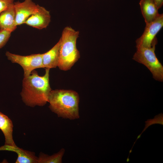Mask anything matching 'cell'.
<instances>
[{
	"label": "cell",
	"mask_w": 163,
	"mask_h": 163,
	"mask_svg": "<svg viewBox=\"0 0 163 163\" xmlns=\"http://www.w3.org/2000/svg\"><path fill=\"white\" fill-rule=\"evenodd\" d=\"M50 69H46L45 73L39 76L35 70L29 75L24 77L20 94L25 104L31 107L43 106L48 102L52 89L49 83Z\"/></svg>",
	"instance_id": "6da1fadb"
},
{
	"label": "cell",
	"mask_w": 163,
	"mask_h": 163,
	"mask_svg": "<svg viewBox=\"0 0 163 163\" xmlns=\"http://www.w3.org/2000/svg\"><path fill=\"white\" fill-rule=\"evenodd\" d=\"M79 96L71 90H51L48 98L50 110L59 117L75 120L80 118Z\"/></svg>",
	"instance_id": "7a4b0ae2"
},
{
	"label": "cell",
	"mask_w": 163,
	"mask_h": 163,
	"mask_svg": "<svg viewBox=\"0 0 163 163\" xmlns=\"http://www.w3.org/2000/svg\"><path fill=\"white\" fill-rule=\"evenodd\" d=\"M79 32L69 26L63 29L61 38L58 67L61 70L70 69L80 57L76 43Z\"/></svg>",
	"instance_id": "3957f363"
},
{
	"label": "cell",
	"mask_w": 163,
	"mask_h": 163,
	"mask_svg": "<svg viewBox=\"0 0 163 163\" xmlns=\"http://www.w3.org/2000/svg\"><path fill=\"white\" fill-rule=\"evenodd\" d=\"M156 44H154L150 48L136 47L137 50L133 56V59L146 67L151 72L154 79L162 82L163 66L155 53Z\"/></svg>",
	"instance_id": "277c9868"
},
{
	"label": "cell",
	"mask_w": 163,
	"mask_h": 163,
	"mask_svg": "<svg viewBox=\"0 0 163 163\" xmlns=\"http://www.w3.org/2000/svg\"><path fill=\"white\" fill-rule=\"evenodd\" d=\"M5 55L12 63L20 65L24 70V76L30 75L31 72L38 68H44L42 62L43 54H33L21 56L7 51Z\"/></svg>",
	"instance_id": "5b68a950"
},
{
	"label": "cell",
	"mask_w": 163,
	"mask_h": 163,
	"mask_svg": "<svg viewBox=\"0 0 163 163\" xmlns=\"http://www.w3.org/2000/svg\"><path fill=\"white\" fill-rule=\"evenodd\" d=\"M163 26V14H159L153 21L146 24L142 35L136 41V47L150 48L157 44L156 36Z\"/></svg>",
	"instance_id": "8992f818"
},
{
	"label": "cell",
	"mask_w": 163,
	"mask_h": 163,
	"mask_svg": "<svg viewBox=\"0 0 163 163\" xmlns=\"http://www.w3.org/2000/svg\"><path fill=\"white\" fill-rule=\"evenodd\" d=\"M38 5L32 0H24L23 2L18 1L14 2L16 25L24 24L27 19L37 11Z\"/></svg>",
	"instance_id": "52a82bcc"
},
{
	"label": "cell",
	"mask_w": 163,
	"mask_h": 163,
	"mask_svg": "<svg viewBox=\"0 0 163 163\" xmlns=\"http://www.w3.org/2000/svg\"><path fill=\"white\" fill-rule=\"evenodd\" d=\"M51 21L50 12L38 5L37 11L26 21L24 24L39 29L46 28Z\"/></svg>",
	"instance_id": "ba28073f"
},
{
	"label": "cell",
	"mask_w": 163,
	"mask_h": 163,
	"mask_svg": "<svg viewBox=\"0 0 163 163\" xmlns=\"http://www.w3.org/2000/svg\"><path fill=\"white\" fill-rule=\"evenodd\" d=\"M0 151H8L16 153L18 155L16 163H37L38 157L34 152L24 150L17 146L5 145L0 147Z\"/></svg>",
	"instance_id": "9c48e42d"
},
{
	"label": "cell",
	"mask_w": 163,
	"mask_h": 163,
	"mask_svg": "<svg viewBox=\"0 0 163 163\" xmlns=\"http://www.w3.org/2000/svg\"><path fill=\"white\" fill-rule=\"evenodd\" d=\"M14 4L0 13V30L12 32L17 28Z\"/></svg>",
	"instance_id": "30bf717a"
},
{
	"label": "cell",
	"mask_w": 163,
	"mask_h": 163,
	"mask_svg": "<svg viewBox=\"0 0 163 163\" xmlns=\"http://www.w3.org/2000/svg\"><path fill=\"white\" fill-rule=\"evenodd\" d=\"M61 39L49 51L43 53L42 62L44 68H55L58 66L59 57V50Z\"/></svg>",
	"instance_id": "8fae6325"
},
{
	"label": "cell",
	"mask_w": 163,
	"mask_h": 163,
	"mask_svg": "<svg viewBox=\"0 0 163 163\" xmlns=\"http://www.w3.org/2000/svg\"><path fill=\"white\" fill-rule=\"evenodd\" d=\"M13 125L11 120L0 112V129L5 138V145L16 146L13 137Z\"/></svg>",
	"instance_id": "7c38bea8"
},
{
	"label": "cell",
	"mask_w": 163,
	"mask_h": 163,
	"mask_svg": "<svg viewBox=\"0 0 163 163\" xmlns=\"http://www.w3.org/2000/svg\"><path fill=\"white\" fill-rule=\"evenodd\" d=\"M139 4L146 24L153 21L159 14L158 9L153 0H141Z\"/></svg>",
	"instance_id": "4fadbf2b"
},
{
	"label": "cell",
	"mask_w": 163,
	"mask_h": 163,
	"mask_svg": "<svg viewBox=\"0 0 163 163\" xmlns=\"http://www.w3.org/2000/svg\"><path fill=\"white\" fill-rule=\"evenodd\" d=\"M65 151L64 149L62 148L57 152L50 155L40 152L38 157L37 163H61Z\"/></svg>",
	"instance_id": "5bb4252c"
},
{
	"label": "cell",
	"mask_w": 163,
	"mask_h": 163,
	"mask_svg": "<svg viewBox=\"0 0 163 163\" xmlns=\"http://www.w3.org/2000/svg\"><path fill=\"white\" fill-rule=\"evenodd\" d=\"M145 127L141 133L137 137V139L134 142L132 149L129 151V154L132 152V148L137 140L141 137V135L142 133L150 125L155 124H159L162 125H163V114L162 113L159 114L158 115L155 116L154 119H148L146 121H145Z\"/></svg>",
	"instance_id": "9a60e30c"
},
{
	"label": "cell",
	"mask_w": 163,
	"mask_h": 163,
	"mask_svg": "<svg viewBox=\"0 0 163 163\" xmlns=\"http://www.w3.org/2000/svg\"><path fill=\"white\" fill-rule=\"evenodd\" d=\"M11 33L7 30H0V49L4 46L8 42Z\"/></svg>",
	"instance_id": "2e32d148"
},
{
	"label": "cell",
	"mask_w": 163,
	"mask_h": 163,
	"mask_svg": "<svg viewBox=\"0 0 163 163\" xmlns=\"http://www.w3.org/2000/svg\"><path fill=\"white\" fill-rule=\"evenodd\" d=\"M14 0H0V13L14 4Z\"/></svg>",
	"instance_id": "e0dca14e"
},
{
	"label": "cell",
	"mask_w": 163,
	"mask_h": 163,
	"mask_svg": "<svg viewBox=\"0 0 163 163\" xmlns=\"http://www.w3.org/2000/svg\"><path fill=\"white\" fill-rule=\"evenodd\" d=\"M158 9L160 8L163 4V0H153Z\"/></svg>",
	"instance_id": "ac0fdd59"
}]
</instances>
